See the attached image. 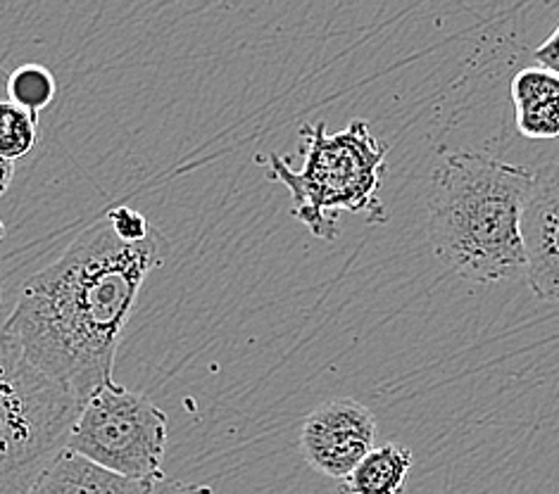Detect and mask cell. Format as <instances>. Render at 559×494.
Masks as SVG:
<instances>
[{"label":"cell","instance_id":"6da1fadb","mask_svg":"<svg viewBox=\"0 0 559 494\" xmlns=\"http://www.w3.org/2000/svg\"><path fill=\"white\" fill-rule=\"evenodd\" d=\"M157 231L127 243L108 217L79 233L62 255L36 272L20 292L5 326L34 366L86 399L112 383L115 357L139 292L167 260Z\"/></svg>","mask_w":559,"mask_h":494},{"label":"cell","instance_id":"7a4b0ae2","mask_svg":"<svg viewBox=\"0 0 559 494\" xmlns=\"http://www.w3.org/2000/svg\"><path fill=\"white\" fill-rule=\"evenodd\" d=\"M526 167L488 153H445L429 181V236L436 257L474 284H502L526 276L519 233Z\"/></svg>","mask_w":559,"mask_h":494},{"label":"cell","instance_id":"3957f363","mask_svg":"<svg viewBox=\"0 0 559 494\" xmlns=\"http://www.w3.org/2000/svg\"><path fill=\"white\" fill-rule=\"evenodd\" d=\"M305 145L302 169H290V159L270 155L267 177L284 183L290 193V215L314 238L336 240L338 215H362L369 224L389 221L379 189L389 148L369 131L365 119L331 133L326 122L300 129Z\"/></svg>","mask_w":559,"mask_h":494},{"label":"cell","instance_id":"277c9868","mask_svg":"<svg viewBox=\"0 0 559 494\" xmlns=\"http://www.w3.org/2000/svg\"><path fill=\"white\" fill-rule=\"evenodd\" d=\"M84 402L0 330V494H26L68 449Z\"/></svg>","mask_w":559,"mask_h":494},{"label":"cell","instance_id":"5b68a950","mask_svg":"<svg viewBox=\"0 0 559 494\" xmlns=\"http://www.w3.org/2000/svg\"><path fill=\"white\" fill-rule=\"evenodd\" d=\"M167 439V413L151 397L112 381L84 402L68 449L117 475L163 483Z\"/></svg>","mask_w":559,"mask_h":494},{"label":"cell","instance_id":"8992f818","mask_svg":"<svg viewBox=\"0 0 559 494\" xmlns=\"http://www.w3.org/2000/svg\"><path fill=\"white\" fill-rule=\"evenodd\" d=\"M377 417L350 397L329 399L302 423L300 451L317 473L343 480L377 447Z\"/></svg>","mask_w":559,"mask_h":494},{"label":"cell","instance_id":"52a82bcc","mask_svg":"<svg viewBox=\"0 0 559 494\" xmlns=\"http://www.w3.org/2000/svg\"><path fill=\"white\" fill-rule=\"evenodd\" d=\"M519 233L531 292L538 302H559V162L531 171Z\"/></svg>","mask_w":559,"mask_h":494},{"label":"cell","instance_id":"ba28073f","mask_svg":"<svg viewBox=\"0 0 559 494\" xmlns=\"http://www.w3.org/2000/svg\"><path fill=\"white\" fill-rule=\"evenodd\" d=\"M159 483L117 475L64 449L26 494H153Z\"/></svg>","mask_w":559,"mask_h":494},{"label":"cell","instance_id":"9c48e42d","mask_svg":"<svg viewBox=\"0 0 559 494\" xmlns=\"http://www.w3.org/2000/svg\"><path fill=\"white\" fill-rule=\"evenodd\" d=\"M516 129L526 138H559V76L526 67L512 79Z\"/></svg>","mask_w":559,"mask_h":494},{"label":"cell","instance_id":"30bf717a","mask_svg":"<svg viewBox=\"0 0 559 494\" xmlns=\"http://www.w3.org/2000/svg\"><path fill=\"white\" fill-rule=\"evenodd\" d=\"M415 466L412 449L385 443L371 449L348 478L341 480L338 494H403Z\"/></svg>","mask_w":559,"mask_h":494},{"label":"cell","instance_id":"8fae6325","mask_svg":"<svg viewBox=\"0 0 559 494\" xmlns=\"http://www.w3.org/2000/svg\"><path fill=\"white\" fill-rule=\"evenodd\" d=\"M8 96L10 103L38 117L58 96V82L50 70L44 64H22L8 76Z\"/></svg>","mask_w":559,"mask_h":494},{"label":"cell","instance_id":"7c38bea8","mask_svg":"<svg viewBox=\"0 0 559 494\" xmlns=\"http://www.w3.org/2000/svg\"><path fill=\"white\" fill-rule=\"evenodd\" d=\"M36 119L38 117L17 108L15 103H0V157L15 162L32 153L38 138Z\"/></svg>","mask_w":559,"mask_h":494},{"label":"cell","instance_id":"4fadbf2b","mask_svg":"<svg viewBox=\"0 0 559 494\" xmlns=\"http://www.w3.org/2000/svg\"><path fill=\"white\" fill-rule=\"evenodd\" d=\"M105 217L110 219L115 233L122 240H127V243H143V240H148L155 233L151 221L134 207H127V205L115 207Z\"/></svg>","mask_w":559,"mask_h":494},{"label":"cell","instance_id":"5bb4252c","mask_svg":"<svg viewBox=\"0 0 559 494\" xmlns=\"http://www.w3.org/2000/svg\"><path fill=\"white\" fill-rule=\"evenodd\" d=\"M536 58V64L538 67H545V70H550L552 74L559 76V24L557 29L545 38V44H540L534 52Z\"/></svg>","mask_w":559,"mask_h":494},{"label":"cell","instance_id":"9a60e30c","mask_svg":"<svg viewBox=\"0 0 559 494\" xmlns=\"http://www.w3.org/2000/svg\"><path fill=\"white\" fill-rule=\"evenodd\" d=\"M153 494H215L210 485H201V483H181V480H163L155 487Z\"/></svg>","mask_w":559,"mask_h":494},{"label":"cell","instance_id":"2e32d148","mask_svg":"<svg viewBox=\"0 0 559 494\" xmlns=\"http://www.w3.org/2000/svg\"><path fill=\"white\" fill-rule=\"evenodd\" d=\"M12 177H15V165H12L10 159L0 157V197L8 193L10 183H12Z\"/></svg>","mask_w":559,"mask_h":494},{"label":"cell","instance_id":"e0dca14e","mask_svg":"<svg viewBox=\"0 0 559 494\" xmlns=\"http://www.w3.org/2000/svg\"><path fill=\"white\" fill-rule=\"evenodd\" d=\"M3 238H5V224L0 221V240H3Z\"/></svg>","mask_w":559,"mask_h":494}]
</instances>
